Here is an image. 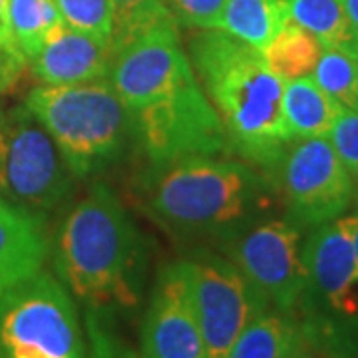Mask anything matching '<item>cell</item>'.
<instances>
[{
	"instance_id": "obj_1",
	"label": "cell",
	"mask_w": 358,
	"mask_h": 358,
	"mask_svg": "<svg viewBox=\"0 0 358 358\" xmlns=\"http://www.w3.org/2000/svg\"><path fill=\"white\" fill-rule=\"evenodd\" d=\"M58 279L86 308L94 358H124L110 322L138 308L141 251L138 231L115 193L96 183L60 225L54 249Z\"/></svg>"
},
{
	"instance_id": "obj_2",
	"label": "cell",
	"mask_w": 358,
	"mask_h": 358,
	"mask_svg": "<svg viewBox=\"0 0 358 358\" xmlns=\"http://www.w3.org/2000/svg\"><path fill=\"white\" fill-rule=\"evenodd\" d=\"M187 56L231 152L273 171L293 143L282 112L285 80L268 68L263 52L217 28L192 36Z\"/></svg>"
},
{
	"instance_id": "obj_3",
	"label": "cell",
	"mask_w": 358,
	"mask_h": 358,
	"mask_svg": "<svg viewBox=\"0 0 358 358\" xmlns=\"http://www.w3.org/2000/svg\"><path fill=\"white\" fill-rule=\"evenodd\" d=\"M271 195L273 185L255 166L225 155H192L154 167L145 199L166 229L227 243L255 225Z\"/></svg>"
},
{
	"instance_id": "obj_4",
	"label": "cell",
	"mask_w": 358,
	"mask_h": 358,
	"mask_svg": "<svg viewBox=\"0 0 358 358\" xmlns=\"http://www.w3.org/2000/svg\"><path fill=\"white\" fill-rule=\"evenodd\" d=\"M24 106L52 136L74 176L114 164L131 140L126 106L110 80L30 90Z\"/></svg>"
},
{
	"instance_id": "obj_5",
	"label": "cell",
	"mask_w": 358,
	"mask_h": 358,
	"mask_svg": "<svg viewBox=\"0 0 358 358\" xmlns=\"http://www.w3.org/2000/svg\"><path fill=\"white\" fill-rule=\"evenodd\" d=\"M0 358H92L74 296L38 271L0 293Z\"/></svg>"
},
{
	"instance_id": "obj_6",
	"label": "cell",
	"mask_w": 358,
	"mask_h": 358,
	"mask_svg": "<svg viewBox=\"0 0 358 358\" xmlns=\"http://www.w3.org/2000/svg\"><path fill=\"white\" fill-rule=\"evenodd\" d=\"M128 114L131 141L152 167L192 155H227L231 152L223 122L195 72Z\"/></svg>"
},
{
	"instance_id": "obj_7",
	"label": "cell",
	"mask_w": 358,
	"mask_h": 358,
	"mask_svg": "<svg viewBox=\"0 0 358 358\" xmlns=\"http://www.w3.org/2000/svg\"><path fill=\"white\" fill-rule=\"evenodd\" d=\"M70 167L26 106L0 110V197L44 211L70 189Z\"/></svg>"
},
{
	"instance_id": "obj_8",
	"label": "cell",
	"mask_w": 358,
	"mask_h": 358,
	"mask_svg": "<svg viewBox=\"0 0 358 358\" xmlns=\"http://www.w3.org/2000/svg\"><path fill=\"white\" fill-rule=\"evenodd\" d=\"M179 263L207 358H229L247 324L271 305L229 259L197 253Z\"/></svg>"
},
{
	"instance_id": "obj_9",
	"label": "cell",
	"mask_w": 358,
	"mask_h": 358,
	"mask_svg": "<svg viewBox=\"0 0 358 358\" xmlns=\"http://www.w3.org/2000/svg\"><path fill=\"white\" fill-rule=\"evenodd\" d=\"M273 171L277 192L299 225L336 221L355 199L352 178L329 136L294 140Z\"/></svg>"
},
{
	"instance_id": "obj_10",
	"label": "cell",
	"mask_w": 358,
	"mask_h": 358,
	"mask_svg": "<svg viewBox=\"0 0 358 358\" xmlns=\"http://www.w3.org/2000/svg\"><path fill=\"white\" fill-rule=\"evenodd\" d=\"M225 245L231 263L268 305L294 315L307 282L296 225L285 219H265Z\"/></svg>"
},
{
	"instance_id": "obj_11",
	"label": "cell",
	"mask_w": 358,
	"mask_h": 358,
	"mask_svg": "<svg viewBox=\"0 0 358 358\" xmlns=\"http://www.w3.org/2000/svg\"><path fill=\"white\" fill-rule=\"evenodd\" d=\"M138 358H207L181 263L157 273L141 320Z\"/></svg>"
},
{
	"instance_id": "obj_12",
	"label": "cell",
	"mask_w": 358,
	"mask_h": 358,
	"mask_svg": "<svg viewBox=\"0 0 358 358\" xmlns=\"http://www.w3.org/2000/svg\"><path fill=\"white\" fill-rule=\"evenodd\" d=\"M114 44L62 24L30 60L32 74L46 86H70L108 80Z\"/></svg>"
},
{
	"instance_id": "obj_13",
	"label": "cell",
	"mask_w": 358,
	"mask_h": 358,
	"mask_svg": "<svg viewBox=\"0 0 358 358\" xmlns=\"http://www.w3.org/2000/svg\"><path fill=\"white\" fill-rule=\"evenodd\" d=\"M48 253L44 217L0 197V293L42 271Z\"/></svg>"
},
{
	"instance_id": "obj_14",
	"label": "cell",
	"mask_w": 358,
	"mask_h": 358,
	"mask_svg": "<svg viewBox=\"0 0 358 358\" xmlns=\"http://www.w3.org/2000/svg\"><path fill=\"white\" fill-rule=\"evenodd\" d=\"M343 110L345 108L324 94L310 76L285 82L282 112L293 141L329 136Z\"/></svg>"
},
{
	"instance_id": "obj_15",
	"label": "cell",
	"mask_w": 358,
	"mask_h": 358,
	"mask_svg": "<svg viewBox=\"0 0 358 358\" xmlns=\"http://www.w3.org/2000/svg\"><path fill=\"white\" fill-rule=\"evenodd\" d=\"M289 22V0H225L217 30L263 52Z\"/></svg>"
},
{
	"instance_id": "obj_16",
	"label": "cell",
	"mask_w": 358,
	"mask_h": 358,
	"mask_svg": "<svg viewBox=\"0 0 358 358\" xmlns=\"http://www.w3.org/2000/svg\"><path fill=\"white\" fill-rule=\"evenodd\" d=\"M296 333L299 320L294 315L271 307L247 324L231 348L229 358H282Z\"/></svg>"
},
{
	"instance_id": "obj_17",
	"label": "cell",
	"mask_w": 358,
	"mask_h": 358,
	"mask_svg": "<svg viewBox=\"0 0 358 358\" xmlns=\"http://www.w3.org/2000/svg\"><path fill=\"white\" fill-rule=\"evenodd\" d=\"M322 44L308 30L294 22L282 28L279 36L263 50L265 62L277 76L291 82L296 78L310 76L322 54Z\"/></svg>"
},
{
	"instance_id": "obj_18",
	"label": "cell",
	"mask_w": 358,
	"mask_h": 358,
	"mask_svg": "<svg viewBox=\"0 0 358 358\" xmlns=\"http://www.w3.org/2000/svg\"><path fill=\"white\" fill-rule=\"evenodd\" d=\"M10 32L16 50L30 62L44 42L64 24L54 0H8Z\"/></svg>"
},
{
	"instance_id": "obj_19",
	"label": "cell",
	"mask_w": 358,
	"mask_h": 358,
	"mask_svg": "<svg viewBox=\"0 0 358 358\" xmlns=\"http://www.w3.org/2000/svg\"><path fill=\"white\" fill-rule=\"evenodd\" d=\"M291 22L308 30L324 48L350 46L357 34L341 0H289Z\"/></svg>"
},
{
	"instance_id": "obj_20",
	"label": "cell",
	"mask_w": 358,
	"mask_h": 358,
	"mask_svg": "<svg viewBox=\"0 0 358 358\" xmlns=\"http://www.w3.org/2000/svg\"><path fill=\"white\" fill-rule=\"evenodd\" d=\"M310 78L345 110L358 112V58L352 46L322 48Z\"/></svg>"
},
{
	"instance_id": "obj_21",
	"label": "cell",
	"mask_w": 358,
	"mask_h": 358,
	"mask_svg": "<svg viewBox=\"0 0 358 358\" xmlns=\"http://www.w3.org/2000/svg\"><path fill=\"white\" fill-rule=\"evenodd\" d=\"M66 26L96 38L114 36V4L112 0H54Z\"/></svg>"
},
{
	"instance_id": "obj_22",
	"label": "cell",
	"mask_w": 358,
	"mask_h": 358,
	"mask_svg": "<svg viewBox=\"0 0 358 358\" xmlns=\"http://www.w3.org/2000/svg\"><path fill=\"white\" fill-rule=\"evenodd\" d=\"M112 4H114V36H112L114 46L150 26L171 18L164 0H112Z\"/></svg>"
},
{
	"instance_id": "obj_23",
	"label": "cell",
	"mask_w": 358,
	"mask_h": 358,
	"mask_svg": "<svg viewBox=\"0 0 358 358\" xmlns=\"http://www.w3.org/2000/svg\"><path fill=\"white\" fill-rule=\"evenodd\" d=\"M178 26L211 30L217 28L225 0H164Z\"/></svg>"
},
{
	"instance_id": "obj_24",
	"label": "cell",
	"mask_w": 358,
	"mask_h": 358,
	"mask_svg": "<svg viewBox=\"0 0 358 358\" xmlns=\"http://www.w3.org/2000/svg\"><path fill=\"white\" fill-rule=\"evenodd\" d=\"M329 138L352 178L355 199L358 205V112L343 110V114L338 115Z\"/></svg>"
},
{
	"instance_id": "obj_25",
	"label": "cell",
	"mask_w": 358,
	"mask_h": 358,
	"mask_svg": "<svg viewBox=\"0 0 358 358\" xmlns=\"http://www.w3.org/2000/svg\"><path fill=\"white\" fill-rule=\"evenodd\" d=\"M0 54H10V56H16L26 62L24 56L14 46L10 18H8V0H0Z\"/></svg>"
},
{
	"instance_id": "obj_26",
	"label": "cell",
	"mask_w": 358,
	"mask_h": 358,
	"mask_svg": "<svg viewBox=\"0 0 358 358\" xmlns=\"http://www.w3.org/2000/svg\"><path fill=\"white\" fill-rule=\"evenodd\" d=\"M282 358H317V350L308 343V338L303 334L301 327H299V333L294 336L293 345L289 346L287 355Z\"/></svg>"
},
{
	"instance_id": "obj_27",
	"label": "cell",
	"mask_w": 358,
	"mask_h": 358,
	"mask_svg": "<svg viewBox=\"0 0 358 358\" xmlns=\"http://www.w3.org/2000/svg\"><path fill=\"white\" fill-rule=\"evenodd\" d=\"M24 60L16 58V56H10V54H0V76L14 78L18 80L22 68H24Z\"/></svg>"
},
{
	"instance_id": "obj_28",
	"label": "cell",
	"mask_w": 358,
	"mask_h": 358,
	"mask_svg": "<svg viewBox=\"0 0 358 358\" xmlns=\"http://www.w3.org/2000/svg\"><path fill=\"white\" fill-rule=\"evenodd\" d=\"M338 223L345 227V231L350 237V243L355 249V257H357L358 265V215H346V217H338Z\"/></svg>"
},
{
	"instance_id": "obj_29",
	"label": "cell",
	"mask_w": 358,
	"mask_h": 358,
	"mask_svg": "<svg viewBox=\"0 0 358 358\" xmlns=\"http://www.w3.org/2000/svg\"><path fill=\"white\" fill-rule=\"evenodd\" d=\"M341 4L345 8L346 18H348V22L352 26L355 34L358 36V0H341Z\"/></svg>"
},
{
	"instance_id": "obj_30",
	"label": "cell",
	"mask_w": 358,
	"mask_h": 358,
	"mask_svg": "<svg viewBox=\"0 0 358 358\" xmlns=\"http://www.w3.org/2000/svg\"><path fill=\"white\" fill-rule=\"evenodd\" d=\"M14 84H16V80L14 78H6V76H0V96H4L8 90L13 88Z\"/></svg>"
},
{
	"instance_id": "obj_31",
	"label": "cell",
	"mask_w": 358,
	"mask_h": 358,
	"mask_svg": "<svg viewBox=\"0 0 358 358\" xmlns=\"http://www.w3.org/2000/svg\"><path fill=\"white\" fill-rule=\"evenodd\" d=\"M350 46H352V50H355V54H357V58H358V36H357V40L350 44Z\"/></svg>"
}]
</instances>
